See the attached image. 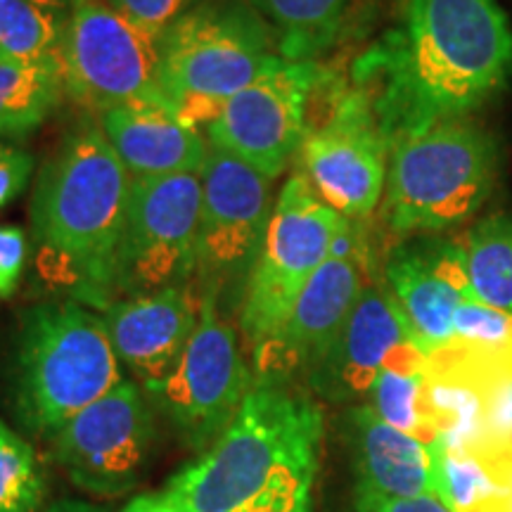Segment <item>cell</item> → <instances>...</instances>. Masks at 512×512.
<instances>
[{
  "label": "cell",
  "instance_id": "6da1fadb",
  "mask_svg": "<svg viewBox=\"0 0 512 512\" xmlns=\"http://www.w3.org/2000/svg\"><path fill=\"white\" fill-rule=\"evenodd\" d=\"M396 19L351 67L389 152L463 121L512 79V24L501 0H392Z\"/></svg>",
  "mask_w": 512,
  "mask_h": 512
},
{
  "label": "cell",
  "instance_id": "7a4b0ae2",
  "mask_svg": "<svg viewBox=\"0 0 512 512\" xmlns=\"http://www.w3.org/2000/svg\"><path fill=\"white\" fill-rule=\"evenodd\" d=\"M325 420L311 396L254 380L226 432L166 494L185 512H311Z\"/></svg>",
  "mask_w": 512,
  "mask_h": 512
},
{
  "label": "cell",
  "instance_id": "3957f363",
  "mask_svg": "<svg viewBox=\"0 0 512 512\" xmlns=\"http://www.w3.org/2000/svg\"><path fill=\"white\" fill-rule=\"evenodd\" d=\"M131 183L98 121L81 119L46 159L31 195V242L41 278L98 313L114 302Z\"/></svg>",
  "mask_w": 512,
  "mask_h": 512
},
{
  "label": "cell",
  "instance_id": "277c9868",
  "mask_svg": "<svg viewBox=\"0 0 512 512\" xmlns=\"http://www.w3.org/2000/svg\"><path fill=\"white\" fill-rule=\"evenodd\" d=\"M3 380L5 399L22 430L50 441L124 377L100 313L64 297L22 311Z\"/></svg>",
  "mask_w": 512,
  "mask_h": 512
},
{
  "label": "cell",
  "instance_id": "5b68a950",
  "mask_svg": "<svg viewBox=\"0 0 512 512\" xmlns=\"http://www.w3.org/2000/svg\"><path fill=\"white\" fill-rule=\"evenodd\" d=\"M273 50V31L249 0H200L159 34V88L185 124L209 126Z\"/></svg>",
  "mask_w": 512,
  "mask_h": 512
},
{
  "label": "cell",
  "instance_id": "8992f818",
  "mask_svg": "<svg viewBox=\"0 0 512 512\" xmlns=\"http://www.w3.org/2000/svg\"><path fill=\"white\" fill-rule=\"evenodd\" d=\"M501 150L489 131L448 121L389 152L384 221L399 235H437L465 223L489 200Z\"/></svg>",
  "mask_w": 512,
  "mask_h": 512
},
{
  "label": "cell",
  "instance_id": "52a82bcc",
  "mask_svg": "<svg viewBox=\"0 0 512 512\" xmlns=\"http://www.w3.org/2000/svg\"><path fill=\"white\" fill-rule=\"evenodd\" d=\"M347 223L349 219L313 192L302 171L287 178L275 200L259 264L240 304V328L252 354L278 335Z\"/></svg>",
  "mask_w": 512,
  "mask_h": 512
},
{
  "label": "cell",
  "instance_id": "ba28073f",
  "mask_svg": "<svg viewBox=\"0 0 512 512\" xmlns=\"http://www.w3.org/2000/svg\"><path fill=\"white\" fill-rule=\"evenodd\" d=\"M254 387L238 330L223 318L216 294H202V313L188 349L162 382L145 387L152 408L190 451L204 453L238 415Z\"/></svg>",
  "mask_w": 512,
  "mask_h": 512
},
{
  "label": "cell",
  "instance_id": "9c48e42d",
  "mask_svg": "<svg viewBox=\"0 0 512 512\" xmlns=\"http://www.w3.org/2000/svg\"><path fill=\"white\" fill-rule=\"evenodd\" d=\"M330 76L318 60L271 57L207 126L209 145L275 181L299 157L311 128V105Z\"/></svg>",
  "mask_w": 512,
  "mask_h": 512
},
{
  "label": "cell",
  "instance_id": "30bf717a",
  "mask_svg": "<svg viewBox=\"0 0 512 512\" xmlns=\"http://www.w3.org/2000/svg\"><path fill=\"white\" fill-rule=\"evenodd\" d=\"M200 211V174L133 178L114 266V302L192 283Z\"/></svg>",
  "mask_w": 512,
  "mask_h": 512
},
{
  "label": "cell",
  "instance_id": "8fae6325",
  "mask_svg": "<svg viewBox=\"0 0 512 512\" xmlns=\"http://www.w3.org/2000/svg\"><path fill=\"white\" fill-rule=\"evenodd\" d=\"M202 211L197 233L200 294L245 299L264 249L275 209L271 178L226 152L209 147L202 169Z\"/></svg>",
  "mask_w": 512,
  "mask_h": 512
},
{
  "label": "cell",
  "instance_id": "7c38bea8",
  "mask_svg": "<svg viewBox=\"0 0 512 512\" xmlns=\"http://www.w3.org/2000/svg\"><path fill=\"white\" fill-rule=\"evenodd\" d=\"M60 72L64 91L98 114L140 102L169 105L159 88V36L107 0L69 12Z\"/></svg>",
  "mask_w": 512,
  "mask_h": 512
},
{
  "label": "cell",
  "instance_id": "4fadbf2b",
  "mask_svg": "<svg viewBox=\"0 0 512 512\" xmlns=\"http://www.w3.org/2000/svg\"><path fill=\"white\" fill-rule=\"evenodd\" d=\"M48 444L76 489L95 498L126 496L140 484L155 453V408L138 382L121 380Z\"/></svg>",
  "mask_w": 512,
  "mask_h": 512
},
{
  "label": "cell",
  "instance_id": "5bb4252c",
  "mask_svg": "<svg viewBox=\"0 0 512 512\" xmlns=\"http://www.w3.org/2000/svg\"><path fill=\"white\" fill-rule=\"evenodd\" d=\"M299 171L328 207L363 221L380 204L389 174V145L370 105L356 86L332 88L330 110L309 128Z\"/></svg>",
  "mask_w": 512,
  "mask_h": 512
},
{
  "label": "cell",
  "instance_id": "9a60e30c",
  "mask_svg": "<svg viewBox=\"0 0 512 512\" xmlns=\"http://www.w3.org/2000/svg\"><path fill=\"white\" fill-rule=\"evenodd\" d=\"M370 280L373 266L366 235L358 221H349L328 259L299 294L278 335L252 354L254 380L290 384L294 375L309 373L347 323Z\"/></svg>",
  "mask_w": 512,
  "mask_h": 512
},
{
  "label": "cell",
  "instance_id": "2e32d148",
  "mask_svg": "<svg viewBox=\"0 0 512 512\" xmlns=\"http://www.w3.org/2000/svg\"><path fill=\"white\" fill-rule=\"evenodd\" d=\"M382 283L427 354L453 342L458 309L475 299L465 247L437 235H415L396 245L384 261Z\"/></svg>",
  "mask_w": 512,
  "mask_h": 512
},
{
  "label": "cell",
  "instance_id": "e0dca14e",
  "mask_svg": "<svg viewBox=\"0 0 512 512\" xmlns=\"http://www.w3.org/2000/svg\"><path fill=\"white\" fill-rule=\"evenodd\" d=\"M413 339L411 325L387 285L370 280L347 323L325 354L313 363L304 380L320 399L356 406L366 401L370 387L389 358Z\"/></svg>",
  "mask_w": 512,
  "mask_h": 512
},
{
  "label": "cell",
  "instance_id": "ac0fdd59",
  "mask_svg": "<svg viewBox=\"0 0 512 512\" xmlns=\"http://www.w3.org/2000/svg\"><path fill=\"white\" fill-rule=\"evenodd\" d=\"M202 313L192 283L119 299L100 313L121 366L145 387L162 382L188 349Z\"/></svg>",
  "mask_w": 512,
  "mask_h": 512
},
{
  "label": "cell",
  "instance_id": "d6986e66",
  "mask_svg": "<svg viewBox=\"0 0 512 512\" xmlns=\"http://www.w3.org/2000/svg\"><path fill=\"white\" fill-rule=\"evenodd\" d=\"M342 434L356 479V498L434 494L430 444L396 430L366 403L347 408Z\"/></svg>",
  "mask_w": 512,
  "mask_h": 512
},
{
  "label": "cell",
  "instance_id": "ffe728a7",
  "mask_svg": "<svg viewBox=\"0 0 512 512\" xmlns=\"http://www.w3.org/2000/svg\"><path fill=\"white\" fill-rule=\"evenodd\" d=\"M98 124L131 178L202 174L209 140L169 105L140 102L100 112Z\"/></svg>",
  "mask_w": 512,
  "mask_h": 512
},
{
  "label": "cell",
  "instance_id": "44dd1931",
  "mask_svg": "<svg viewBox=\"0 0 512 512\" xmlns=\"http://www.w3.org/2000/svg\"><path fill=\"white\" fill-rule=\"evenodd\" d=\"M285 60H318L356 27L363 0H249Z\"/></svg>",
  "mask_w": 512,
  "mask_h": 512
},
{
  "label": "cell",
  "instance_id": "7402d4cb",
  "mask_svg": "<svg viewBox=\"0 0 512 512\" xmlns=\"http://www.w3.org/2000/svg\"><path fill=\"white\" fill-rule=\"evenodd\" d=\"M363 403L396 430L425 444L439 439L427 394V351L415 339L389 358Z\"/></svg>",
  "mask_w": 512,
  "mask_h": 512
},
{
  "label": "cell",
  "instance_id": "603a6c76",
  "mask_svg": "<svg viewBox=\"0 0 512 512\" xmlns=\"http://www.w3.org/2000/svg\"><path fill=\"white\" fill-rule=\"evenodd\" d=\"M64 95L57 64L0 57V138H24L53 117Z\"/></svg>",
  "mask_w": 512,
  "mask_h": 512
},
{
  "label": "cell",
  "instance_id": "cb8c5ba5",
  "mask_svg": "<svg viewBox=\"0 0 512 512\" xmlns=\"http://www.w3.org/2000/svg\"><path fill=\"white\" fill-rule=\"evenodd\" d=\"M434 496L451 512H512V484L458 448L434 441Z\"/></svg>",
  "mask_w": 512,
  "mask_h": 512
},
{
  "label": "cell",
  "instance_id": "d4e9b609",
  "mask_svg": "<svg viewBox=\"0 0 512 512\" xmlns=\"http://www.w3.org/2000/svg\"><path fill=\"white\" fill-rule=\"evenodd\" d=\"M463 247L477 302L512 313V216H486L467 233Z\"/></svg>",
  "mask_w": 512,
  "mask_h": 512
},
{
  "label": "cell",
  "instance_id": "484cf974",
  "mask_svg": "<svg viewBox=\"0 0 512 512\" xmlns=\"http://www.w3.org/2000/svg\"><path fill=\"white\" fill-rule=\"evenodd\" d=\"M69 10L34 0H0V57L60 67Z\"/></svg>",
  "mask_w": 512,
  "mask_h": 512
},
{
  "label": "cell",
  "instance_id": "4316f807",
  "mask_svg": "<svg viewBox=\"0 0 512 512\" xmlns=\"http://www.w3.org/2000/svg\"><path fill=\"white\" fill-rule=\"evenodd\" d=\"M46 475L34 446L0 418V512H36Z\"/></svg>",
  "mask_w": 512,
  "mask_h": 512
},
{
  "label": "cell",
  "instance_id": "83f0119b",
  "mask_svg": "<svg viewBox=\"0 0 512 512\" xmlns=\"http://www.w3.org/2000/svg\"><path fill=\"white\" fill-rule=\"evenodd\" d=\"M453 342L512 349V313L470 299L460 306L453 320Z\"/></svg>",
  "mask_w": 512,
  "mask_h": 512
},
{
  "label": "cell",
  "instance_id": "f1b7e54d",
  "mask_svg": "<svg viewBox=\"0 0 512 512\" xmlns=\"http://www.w3.org/2000/svg\"><path fill=\"white\" fill-rule=\"evenodd\" d=\"M34 242L19 226H0V299H10L22 283Z\"/></svg>",
  "mask_w": 512,
  "mask_h": 512
},
{
  "label": "cell",
  "instance_id": "f546056e",
  "mask_svg": "<svg viewBox=\"0 0 512 512\" xmlns=\"http://www.w3.org/2000/svg\"><path fill=\"white\" fill-rule=\"evenodd\" d=\"M36 157L12 138H0V209L15 202L31 183Z\"/></svg>",
  "mask_w": 512,
  "mask_h": 512
},
{
  "label": "cell",
  "instance_id": "4dcf8cb0",
  "mask_svg": "<svg viewBox=\"0 0 512 512\" xmlns=\"http://www.w3.org/2000/svg\"><path fill=\"white\" fill-rule=\"evenodd\" d=\"M107 3L117 8L121 15H126L131 22H136L138 27L159 36L169 24H174L183 12H188L200 0H107Z\"/></svg>",
  "mask_w": 512,
  "mask_h": 512
},
{
  "label": "cell",
  "instance_id": "1f68e13d",
  "mask_svg": "<svg viewBox=\"0 0 512 512\" xmlns=\"http://www.w3.org/2000/svg\"><path fill=\"white\" fill-rule=\"evenodd\" d=\"M354 512H451L434 494L415 498H354Z\"/></svg>",
  "mask_w": 512,
  "mask_h": 512
},
{
  "label": "cell",
  "instance_id": "d6a6232c",
  "mask_svg": "<svg viewBox=\"0 0 512 512\" xmlns=\"http://www.w3.org/2000/svg\"><path fill=\"white\" fill-rule=\"evenodd\" d=\"M121 512H185L169 494H150V496H138L126 505Z\"/></svg>",
  "mask_w": 512,
  "mask_h": 512
},
{
  "label": "cell",
  "instance_id": "836d02e7",
  "mask_svg": "<svg viewBox=\"0 0 512 512\" xmlns=\"http://www.w3.org/2000/svg\"><path fill=\"white\" fill-rule=\"evenodd\" d=\"M46 512H107L102 505L79 501V498H62V501H55Z\"/></svg>",
  "mask_w": 512,
  "mask_h": 512
},
{
  "label": "cell",
  "instance_id": "e575fe53",
  "mask_svg": "<svg viewBox=\"0 0 512 512\" xmlns=\"http://www.w3.org/2000/svg\"><path fill=\"white\" fill-rule=\"evenodd\" d=\"M34 3H41V5H50V8H60V10H76L79 5H86V3H93V0H34Z\"/></svg>",
  "mask_w": 512,
  "mask_h": 512
}]
</instances>
